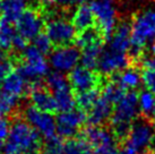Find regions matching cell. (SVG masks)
<instances>
[{
    "label": "cell",
    "instance_id": "6da1fadb",
    "mask_svg": "<svg viewBox=\"0 0 155 154\" xmlns=\"http://www.w3.org/2000/svg\"><path fill=\"white\" fill-rule=\"evenodd\" d=\"M41 146L40 134L25 120L18 119L10 126L2 154H36Z\"/></svg>",
    "mask_w": 155,
    "mask_h": 154
},
{
    "label": "cell",
    "instance_id": "60d3db41",
    "mask_svg": "<svg viewBox=\"0 0 155 154\" xmlns=\"http://www.w3.org/2000/svg\"><path fill=\"white\" fill-rule=\"evenodd\" d=\"M151 51H152V53H153V55H155V40H154V42L152 43Z\"/></svg>",
    "mask_w": 155,
    "mask_h": 154
},
{
    "label": "cell",
    "instance_id": "8fae6325",
    "mask_svg": "<svg viewBox=\"0 0 155 154\" xmlns=\"http://www.w3.org/2000/svg\"><path fill=\"white\" fill-rule=\"evenodd\" d=\"M86 119V113L81 109H71L60 112L56 119L57 134L61 138H73Z\"/></svg>",
    "mask_w": 155,
    "mask_h": 154
},
{
    "label": "cell",
    "instance_id": "30bf717a",
    "mask_svg": "<svg viewBox=\"0 0 155 154\" xmlns=\"http://www.w3.org/2000/svg\"><path fill=\"white\" fill-rule=\"evenodd\" d=\"M76 28L66 18H53L45 25V34L54 45H67L76 40Z\"/></svg>",
    "mask_w": 155,
    "mask_h": 154
},
{
    "label": "cell",
    "instance_id": "f1b7e54d",
    "mask_svg": "<svg viewBox=\"0 0 155 154\" xmlns=\"http://www.w3.org/2000/svg\"><path fill=\"white\" fill-rule=\"evenodd\" d=\"M64 145L61 137L54 136L45 139L40 151L41 154H64Z\"/></svg>",
    "mask_w": 155,
    "mask_h": 154
},
{
    "label": "cell",
    "instance_id": "ab89813d",
    "mask_svg": "<svg viewBox=\"0 0 155 154\" xmlns=\"http://www.w3.org/2000/svg\"><path fill=\"white\" fill-rule=\"evenodd\" d=\"M147 119H150L152 121V122H154L155 124V104H154V107H153V109H152V111L151 113H150V116L148 117H146Z\"/></svg>",
    "mask_w": 155,
    "mask_h": 154
},
{
    "label": "cell",
    "instance_id": "7402d4cb",
    "mask_svg": "<svg viewBox=\"0 0 155 154\" xmlns=\"http://www.w3.org/2000/svg\"><path fill=\"white\" fill-rule=\"evenodd\" d=\"M73 89L70 84L61 87L59 90H56L51 92L54 100H56L57 107H58V111H68L74 109V105L76 104V98L73 94Z\"/></svg>",
    "mask_w": 155,
    "mask_h": 154
},
{
    "label": "cell",
    "instance_id": "d590c367",
    "mask_svg": "<svg viewBox=\"0 0 155 154\" xmlns=\"http://www.w3.org/2000/svg\"><path fill=\"white\" fill-rule=\"evenodd\" d=\"M27 38H23L22 35H19L17 33V35L15 36L14 38V42H13V48L16 50V51H24L26 48L28 47L27 45Z\"/></svg>",
    "mask_w": 155,
    "mask_h": 154
},
{
    "label": "cell",
    "instance_id": "d6a6232c",
    "mask_svg": "<svg viewBox=\"0 0 155 154\" xmlns=\"http://www.w3.org/2000/svg\"><path fill=\"white\" fill-rule=\"evenodd\" d=\"M140 74H142V82L145 89L155 95V69L144 67Z\"/></svg>",
    "mask_w": 155,
    "mask_h": 154
},
{
    "label": "cell",
    "instance_id": "74e56055",
    "mask_svg": "<svg viewBox=\"0 0 155 154\" xmlns=\"http://www.w3.org/2000/svg\"><path fill=\"white\" fill-rule=\"evenodd\" d=\"M142 65L144 67H148V68H153L155 69V55L152 57H146L143 59Z\"/></svg>",
    "mask_w": 155,
    "mask_h": 154
},
{
    "label": "cell",
    "instance_id": "7c38bea8",
    "mask_svg": "<svg viewBox=\"0 0 155 154\" xmlns=\"http://www.w3.org/2000/svg\"><path fill=\"white\" fill-rule=\"evenodd\" d=\"M68 82L71 89L77 93L96 90L101 86V76L93 69L84 66H77L68 75Z\"/></svg>",
    "mask_w": 155,
    "mask_h": 154
},
{
    "label": "cell",
    "instance_id": "d6986e66",
    "mask_svg": "<svg viewBox=\"0 0 155 154\" xmlns=\"http://www.w3.org/2000/svg\"><path fill=\"white\" fill-rule=\"evenodd\" d=\"M112 76V79L118 82L125 90H136L142 81V74L135 66H129L122 72Z\"/></svg>",
    "mask_w": 155,
    "mask_h": 154
},
{
    "label": "cell",
    "instance_id": "f6af8a7d",
    "mask_svg": "<svg viewBox=\"0 0 155 154\" xmlns=\"http://www.w3.org/2000/svg\"><path fill=\"white\" fill-rule=\"evenodd\" d=\"M144 154H151V153H150V152H145Z\"/></svg>",
    "mask_w": 155,
    "mask_h": 154
},
{
    "label": "cell",
    "instance_id": "4dcf8cb0",
    "mask_svg": "<svg viewBox=\"0 0 155 154\" xmlns=\"http://www.w3.org/2000/svg\"><path fill=\"white\" fill-rule=\"evenodd\" d=\"M68 79L64 76V74L59 73V72H54V73L49 74L47 77V86L51 92L59 90V89L68 85Z\"/></svg>",
    "mask_w": 155,
    "mask_h": 154
},
{
    "label": "cell",
    "instance_id": "bcb514c9",
    "mask_svg": "<svg viewBox=\"0 0 155 154\" xmlns=\"http://www.w3.org/2000/svg\"><path fill=\"white\" fill-rule=\"evenodd\" d=\"M128 1H135V0H128Z\"/></svg>",
    "mask_w": 155,
    "mask_h": 154
},
{
    "label": "cell",
    "instance_id": "7a4b0ae2",
    "mask_svg": "<svg viewBox=\"0 0 155 154\" xmlns=\"http://www.w3.org/2000/svg\"><path fill=\"white\" fill-rule=\"evenodd\" d=\"M139 94L135 90L127 92L124 98L116 104V109L111 116V129L118 138H126L129 135L131 125L138 113Z\"/></svg>",
    "mask_w": 155,
    "mask_h": 154
},
{
    "label": "cell",
    "instance_id": "e575fe53",
    "mask_svg": "<svg viewBox=\"0 0 155 154\" xmlns=\"http://www.w3.org/2000/svg\"><path fill=\"white\" fill-rule=\"evenodd\" d=\"M10 130V124L9 121L4 117H0V142L4 143V141L7 139Z\"/></svg>",
    "mask_w": 155,
    "mask_h": 154
},
{
    "label": "cell",
    "instance_id": "cb8c5ba5",
    "mask_svg": "<svg viewBox=\"0 0 155 154\" xmlns=\"http://www.w3.org/2000/svg\"><path fill=\"white\" fill-rule=\"evenodd\" d=\"M126 94V90L116 81H110L105 83L101 90V96L107 100L112 105H116L117 103L124 98Z\"/></svg>",
    "mask_w": 155,
    "mask_h": 154
},
{
    "label": "cell",
    "instance_id": "ac0fdd59",
    "mask_svg": "<svg viewBox=\"0 0 155 154\" xmlns=\"http://www.w3.org/2000/svg\"><path fill=\"white\" fill-rule=\"evenodd\" d=\"M26 82L27 81L18 70L17 72L13 70L2 83V85H1L2 86V91L6 92L7 94L12 95V96L19 98L25 93L26 89H27Z\"/></svg>",
    "mask_w": 155,
    "mask_h": 154
},
{
    "label": "cell",
    "instance_id": "44dd1931",
    "mask_svg": "<svg viewBox=\"0 0 155 154\" xmlns=\"http://www.w3.org/2000/svg\"><path fill=\"white\" fill-rule=\"evenodd\" d=\"M76 44L78 48L84 49V48L88 47V45H93V44H97V43H103L107 41L104 38L102 31L100 30L97 26H93L87 30H84L79 32V34L76 36Z\"/></svg>",
    "mask_w": 155,
    "mask_h": 154
},
{
    "label": "cell",
    "instance_id": "b9f144b4",
    "mask_svg": "<svg viewBox=\"0 0 155 154\" xmlns=\"http://www.w3.org/2000/svg\"><path fill=\"white\" fill-rule=\"evenodd\" d=\"M2 150H4V143L0 142V152H2Z\"/></svg>",
    "mask_w": 155,
    "mask_h": 154
},
{
    "label": "cell",
    "instance_id": "83f0119b",
    "mask_svg": "<svg viewBox=\"0 0 155 154\" xmlns=\"http://www.w3.org/2000/svg\"><path fill=\"white\" fill-rule=\"evenodd\" d=\"M18 105V98L7 94L4 91H0V117L12 115Z\"/></svg>",
    "mask_w": 155,
    "mask_h": 154
},
{
    "label": "cell",
    "instance_id": "e0dca14e",
    "mask_svg": "<svg viewBox=\"0 0 155 154\" xmlns=\"http://www.w3.org/2000/svg\"><path fill=\"white\" fill-rule=\"evenodd\" d=\"M71 23L78 32H82V31L95 26L96 21H95L94 13L91 8V5L84 4L77 6L76 10L73 14Z\"/></svg>",
    "mask_w": 155,
    "mask_h": 154
},
{
    "label": "cell",
    "instance_id": "ffe728a7",
    "mask_svg": "<svg viewBox=\"0 0 155 154\" xmlns=\"http://www.w3.org/2000/svg\"><path fill=\"white\" fill-rule=\"evenodd\" d=\"M25 10V0H2L0 4V13L2 19L10 23H16Z\"/></svg>",
    "mask_w": 155,
    "mask_h": 154
},
{
    "label": "cell",
    "instance_id": "f546056e",
    "mask_svg": "<svg viewBox=\"0 0 155 154\" xmlns=\"http://www.w3.org/2000/svg\"><path fill=\"white\" fill-rule=\"evenodd\" d=\"M155 104L154 94L150 91H142L139 93V110L143 117H148Z\"/></svg>",
    "mask_w": 155,
    "mask_h": 154
},
{
    "label": "cell",
    "instance_id": "836d02e7",
    "mask_svg": "<svg viewBox=\"0 0 155 154\" xmlns=\"http://www.w3.org/2000/svg\"><path fill=\"white\" fill-rule=\"evenodd\" d=\"M13 72V62L5 57H0V86L2 85L5 79Z\"/></svg>",
    "mask_w": 155,
    "mask_h": 154
},
{
    "label": "cell",
    "instance_id": "2e32d148",
    "mask_svg": "<svg viewBox=\"0 0 155 154\" xmlns=\"http://www.w3.org/2000/svg\"><path fill=\"white\" fill-rule=\"evenodd\" d=\"M112 105L111 103H109L107 100H104L101 95L97 99V101L95 104L88 111L86 121L90 124V126H101L104 124L109 118H111L112 113Z\"/></svg>",
    "mask_w": 155,
    "mask_h": 154
},
{
    "label": "cell",
    "instance_id": "4316f807",
    "mask_svg": "<svg viewBox=\"0 0 155 154\" xmlns=\"http://www.w3.org/2000/svg\"><path fill=\"white\" fill-rule=\"evenodd\" d=\"M100 95H101V90L100 89L77 93V95H76V104L83 111H90L91 108L94 105L95 102L97 101V99L100 98Z\"/></svg>",
    "mask_w": 155,
    "mask_h": 154
},
{
    "label": "cell",
    "instance_id": "7dc6e473",
    "mask_svg": "<svg viewBox=\"0 0 155 154\" xmlns=\"http://www.w3.org/2000/svg\"><path fill=\"white\" fill-rule=\"evenodd\" d=\"M1 1H2V0H0V4H1Z\"/></svg>",
    "mask_w": 155,
    "mask_h": 154
},
{
    "label": "cell",
    "instance_id": "52a82bcc",
    "mask_svg": "<svg viewBox=\"0 0 155 154\" xmlns=\"http://www.w3.org/2000/svg\"><path fill=\"white\" fill-rule=\"evenodd\" d=\"M81 61V51L78 47L67 44L57 47L50 52L49 64L56 72L59 73H70L77 67Z\"/></svg>",
    "mask_w": 155,
    "mask_h": 154
},
{
    "label": "cell",
    "instance_id": "ba28073f",
    "mask_svg": "<svg viewBox=\"0 0 155 154\" xmlns=\"http://www.w3.org/2000/svg\"><path fill=\"white\" fill-rule=\"evenodd\" d=\"M24 120L45 139L56 136L57 121L52 113L44 112L31 104L24 110Z\"/></svg>",
    "mask_w": 155,
    "mask_h": 154
},
{
    "label": "cell",
    "instance_id": "5bb4252c",
    "mask_svg": "<svg viewBox=\"0 0 155 154\" xmlns=\"http://www.w3.org/2000/svg\"><path fill=\"white\" fill-rule=\"evenodd\" d=\"M15 24L18 34L27 40H34L42 33L44 27L43 18L34 9H26Z\"/></svg>",
    "mask_w": 155,
    "mask_h": 154
},
{
    "label": "cell",
    "instance_id": "603a6c76",
    "mask_svg": "<svg viewBox=\"0 0 155 154\" xmlns=\"http://www.w3.org/2000/svg\"><path fill=\"white\" fill-rule=\"evenodd\" d=\"M102 51H103V43L88 45V47L82 49V52H81L82 66L90 69L96 68Z\"/></svg>",
    "mask_w": 155,
    "mask_h": 154
},
{
    "label": "cell",
    "instance_id": "8992f818",
    "mask_svg": "<svg viewBox=\"0 0 155 154\" xmlns=\"http://www.w3.org/2000/svg\"><path fill=\"white\" fill-rule=\"evenodd\" d=\"M154 122H152L150 119L142 116L139 119L133 122L130 134L126 142L133 146L138 153L147 150L150 145L153 144V141H154Z\"/></svg>",
    "mask_w": 155,
    "mask_h": 154
},
{
    "label": "cell",
    "instance_id": "c3c4849f",
    "mask_svg": "<svg viewBox=\"0 0 155 154\" xmlns=\"http://www.w3.org/2000/svg\"><path fill=\"white\" fill-rule=\"evenodd\" d=\"M0 49H1V48H0Z\"/></svg>",
    "mask_w": 155,
    "mask_h": 154
},
{
    "label": "cell",
    "instance_id": "9a60e30c",
    "mask_svg": "<svg viewBox=\"0 0 155 154\" xmlns=\"http://www.w3.org/2000/svg\"><path fill=\"white\" fill-rule=\"evenodd\" d=\"M30 100L32 105L48 113L58 111L54 96L49 89H45L39 83H33L30 90Z\"/></svg>",
    "mask_w": 155,
    "mask_h": 154
},
{
    "label": "cell",
    "instance_id": "f35d334b",
    "mask_svg": "<svg viewBox=\"0 0 155 154\" xmlns=\"http://www.w3.org/2000/svg\"><path fill=\"white\" fill-rule=\"evenodd\" d=\"M42 1V4L44 6H47V7H51L53 6L54 4H57V0H41Z\"/></svg>",
    "mask_w": 155,
    "mask_h": 154
},
{
    "label": "cell",
    "instance_id": "4fadbf2b",
    "mask_svg": "<svg viewBox=\"0 0 155 154\" xmlns=\"http://www.w3.org/2000/svg\"><path fill=\"white\" fill-rule=\"evenodd\" d=\"M130 66V60L126 52L112 50L109 47L103 48L97 68L102 75H114Z\"/></svg>",
    "mask_w": 155,
    "mask_h": 154
},
{
    "label": "cell",
    "instance_id": "484cf974",
    "mask_svg": "<svg viewBox=\"0 0 155 154\" xmlns=\"http://www.w3.org/2000/svg\"><path fill=\"white\" fill-rule=\"evenodd\" d=\"M92 146L83 137L69 138L64 145V154H93Z\"/></svg>",
    "mask_w": 155,
    "mask_h": 154
},
{
    "label": "cell",
    "instance_id": "8d00e7d4",
    "mask_svg": "<svg viewBox=\"0 0 155 154\" xmlns=\"http://www.w3.org/2000/svg\"><path fill=\"white\" fill-rule=\"evenodd\" d=\"M91 0H57V4L62 7H74V6H81L87 4Z\"/></svg>",
    "mask_w": 155,
    "mask_h": 154
},
{
    "label": "cell",
    "instance_id": "3957f363",
    "mask_svg": "<svg viewBox=\"0 0 155 154\" xmlns=\"http://www.w3.org/2000/svg\"><path fill=\"white\" fill-rule=\"evenodd\" d=\"M155 40V10L147 9L131 17V45L146 49Z\"/></svg>",
    "mask_w": 155,
    "mask_h": 154
},
{
    "label": "cell",
    "instance_id": "1f68e13d",
    "mask_svg": "<svg viewBox=\"0 0 155 154\" xmlns=\"http://www.w3.org/2000/svg\"><path fill=\"white\" fill-rule=\"evenodd\" d=\"M33 45H34L41 53L47 55V53H50V52L52 51V45H53V43H52L50 38H49L45 33H41V34L38 35V36L33 40Z\"/></svg>",
    "mask_w": 155,
    "mask_h": 154
},
{
    "label": "cell",
    "instance_id": "277c9868",
    "mask_svg": "<svg viewBox=\"0 0 155 154\" xmlns=\"http://www.w3.org/2000/svg\"><path fill=\"white\" fill-rule=\"evenodd\" d=\"M50 64L45 59V55L34 47H27L23 51V61L18 67V72L22 74L26 81L38 83L39 79L47 76Z\"/></svg>",
    "mask_w": 155,
    "mask_h": 154
},
{
    "label": "cell",
    "instance_id": "d4e9b609",
    "mask_svg": "<svg viewBox=\"0 0 155 154\" xmlns=\"http://www.w3.org/2000/svg\"><path fill=\"white\" fill-rule=\"evenodd\" d=\"M17 31L14 28L13 23L5 19H0V48L2 50H8L13 48V42Z\"/></svg>",
    "mask_w": 155,
    "mask_h": 154
},
{
    "label": "cell",
    "instance_id": "9c48e42d",
    "mask_svg": "<svg viewBox=\"0 0 155 154\" xmlns=\"http://www.w3.org/2000/svg\"><path fill=\"white\" fill-rule=\"evenodd\" d=\"M81 137L92 146L95 154H104L117 149L113 134L101 126H88L83 130Z\"/></svg>",
    "mask_w": 155,
    "mask_h": 154
},
{
    "label": "cell",
    "instance_id": "7bdbcfd3",
    "mask_svg": "<svg viewBox=\"0 0 155 154\" xmlns=\"http://www.w3.org/2000/svg\"><path fill=\"white\" fill-rule=\"evenodd\" d=\"M26 2H35V1H38V0H25Z\"/></svg>",
    "mask_w": 155,
    "mask_h": 154
},
{
    "label": "cell",
    "instance_id": "5b68a950",
    "mask_svg": "<svg viewBox=\"0 0 155 154\" xmlns=\"http://www.w3.org/2000/svg\"><path fill=\"white\" fill-rule=\"evenodd\" d=\"M91 8L94 13L97 27L109 41L118 24V13L113 0H92Z\"/></svg>",
    "mask_w": 155,
    "mask_h": 154
},
{
    "label": "cell",
    "instance_id": "ee69618b",
    "mask_svg": "<svg viewBox=\"0 0 155 154\" xmlns=\"http://www.w3.org/2000/svg\"><path fill=\"white\" fill-rule=\"evenodd\" d=\"M153 147H154V150H155V137H154V141H153Z\"/></svg>",
    "mask_w": 155,
    "mask_h": 154
}]
</instances>
